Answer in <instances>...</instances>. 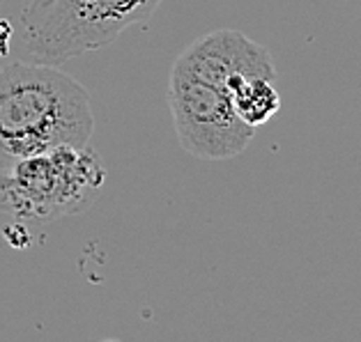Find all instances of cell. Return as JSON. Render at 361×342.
<instances>
[{
	"instance_id": "1",
	"label": "cell",
	"mask_w": 361,
	"mask_h": 342,
	"mask_svg": "<svg viewBox=\"0 0 361 342\" xmlns=\"http://www.w3.org/2000/svg\"><path fill=\"white\" fill-rule=\"evenodd\" d=\"M92 131L90 94L58 65L0 69V170L60 145H87Z\"/></svg>"
},
{
	"instance_id": "2",
	"label": "cell",
	"mask_w": 361,
	"mask_h": 342,
	"mask_svg": "<svg viewBox=\"0 0 361 342\" xmlns=\"http://www.w3.org/2000/svg\"><path fill=\"white\" fill-rule=\"evenodd\" d=\"M161 0H37L21 12V53L28 63L63 65L102 51Z\"/></svg>"
},
{
	"instance_id": "3",
	"label": "cell",
	"mask_w": 361,
	"mask_h": 342,
	"mask_svg": "<svg viewBox=\"0 0 361 342\" xmlns=\"http://www.w3.org/2000/svg\"><path fill=\"white\" fill-rule=\"evenodd\" d=\"M106 170L87 145H60L0 170V209L23 221H56L87 209Z\"/></svg>"
},
{
	"instance_id": "4",
	"label": "cell",
	"mask_w": 361,
	"mask_h": 342,
	"mask_svg": "<svg viewBox=\"0 0 361 342\" xmlns=\"http://www.w3.org/2000/svg\"><path fill=\"white\" fill-rule=\"evenodd\" d=\"M169 103L180 145L196 159L221 161L240 156L255 129L235 115L226 87L173 65Z\"/></svg>"
},
{
	"instance_id": "5",
	"label": "cell",
	"mask_w": 361,
	"mask_h": 342,
	"mask_svg": "<svg viewBox=\"0 0 361 342\" xmlns=\"http://www.w3.org/2000/svg\"><path fill=\"white\" fill-rule=\"evenodd\" d=\"M175 65L221 87H226L228 78H233L235 74L262 76L276 81V67L269 51L240 30L228 28L202 34L200 39L187 46V51L175 60Z\"/></svg>"
},
{
	"instance_id": "6",
	"label": "cell",
	"mask_w": 361,
	"mask_h": 342,
	"mask_svg": "<svg viewBox=\"0 0 361 342\" xmlns=\"http://www.w3.org/2000/svg\"><path fill=\"white\" fill-rule=\"evenodd\" d=\"M235 115L249 127H262L281 110V94L274 81L262 76L235 74L226 83Z\"/></svg>"
},
{
	"instance_id": "7",
	"label": "cell",
	"mask_w": 361,
	"mask_h": 342,
	"mask_svg": "<svg viewBox=\"0 0 361 342\" xmlns=\"http://www.w3.org/2000/svg\"><path fill=\"white\" fill-rule=\"evenodd\" d=\"M12 37H14V28L10 25V21L0 19V56H10Z\"/></svg>"
}]
</instances>
